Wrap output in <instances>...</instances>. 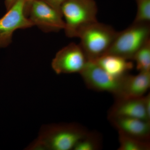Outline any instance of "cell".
<instances>
[{"label":"cell","instance_id":"1","mask_svg":"<svg viewBox=\"0 0 150 150\" xmlns=\"http://www.w3.org/2000/svg\"><path fill=\"white\" fill-rule=\"evenodd\" d=\"M88 131L76 123H60L42 127L36 140L28 150H74Z\"/></svg>","mask_w":150,"mask_h":150},{"label":"cell","instance_id":"2","mask_svg":"<svg viewBox=\"0 0 150 150\" xmlns=\"http://www.w3.org/2000/svg\"><path fill=\"white\" fill-rule=\"evenodd\" d=\"M98 8L94 0H65L61 7L67 37H78L89 25L98 21Z\"/></svg>","mask_w":150,"mask_h":150},{"label":"cell","instance_id":"3","mask_svg":"<svg viewBox=\"0 0 150 150\" xmlns=\"http://www.w3.org/2000/svg\"><path fill=\"white\" fill-rule=\"evenodd\" d=\"M117 31L108 25L98 21L89 25L80 32V45L88 61L95 62L107 54Z\"/></svg>","mask_w":150,"mask_h":150},{"label":"cell","instance_id":"4","mask_svg":"<svg viewBox=\"0 0 150 150\" xmlns=\"http://www.w3.org/2000/svg\"><path fill=\"white\" fill-rule=\"evenodd\" d=\"M150 23L134 22L126 29L117 33L107 54L132 60L137 51L150 40Z\"/></svg>","mask_w":150,"mask_h":150},{"label":"cell","instance_id":"5","mask_svg":"<svg viewBox=\"0 0 150 150\" xmlns=\"http://www.w3.org/2000/svg\"><path fill=\"white\" fill-rule=\"evenodd\" d=\"M25 13L33 25L43 32H58L64 28L62 13L43 0L33 1Z\"/></svg>","mask_w":150,"mask_h":150},{"label":"cell","instance_id":"6","mask_svg":"<svg viewBox=\"0 0 150 150\" xmlns=\"http://www.w3.org/2000/svg\"><path fill=\"white\" fill-rule=\"evenodd\" d=\"M88 88L99 92H108L115 98L121 94L124 76H112L101 69L95 62L88 61L80 73Z\"/></svg>","mask_w":150,"mask_h":150},{"label":"cell","instance_id":"7","mask_svg":"<svg viewBox=\"0 0 150 150\" xmlns=\"http://www.w3.org/2000/svg\"><path fill=\"white\" fill-rule=\"evenodd\" d=\"M26 3V0H16L0 18V48L11 44L13 33L17 30L26 29L34 25L25 15Z\"/></svg>","mask_w":150,"mask_h":150},{"label":"cell","instance_id":"8","mask_svg":"<svg viewBox=\"0 0 150 150\" xmlns=\"http://www.w3.org/2000/svg\"><path fill=\"white\" fill-rule=\"evenodd\" d=\"M88 61L80 44L71 43L57 52L51 67L57 74H80Z\"/></svg>","mask_w":150,"mask_h":150},{"label":"cell","instance_id":"9","mask_svg":"<svg viewBox=\"0 0 150 150\" xmlns=\"http://www.w3.org/2000/svg\"><path fill=\"white\" fill-rule=\"evenodd\" d=\"M118 133L144 141H149L150 121L128 117H108Z\"/></svg>","mask_w":150,"mask_h":150},{"label":"cell","instance_id":"10","mask_svg":"<svg viewBox=\"0 0 150 150\" xmlns=\"http://www.w3.org/2000/svg\"><path fill=\"white\" fill-rule=\"evenodd\" d=\"M144 96L137 98H115L108 112V117L139 118L150 121L145 110Z\"/></svg>","mask_w":150,"mask_h":150},{"label":"cell","instance_id":"11","mask_svg":"<svg viewBox=\"0 0 150 150\" xmlns=\"http://www.w3.org/2000/svg\"><path fill=\"white\" fill-rule=\"evenodd\" d=\"M150 87V71L137 75L127 74L123 79L121 94L115 98H137L144 96Z\"/></svg>","mask_w":150,"mask_h":150},{"label":"cell","instance_id":"12","mask_svg":"<svg viewBox=\"0 0 150 150\" xmlns=\"http://www.w3.org/2000/svg\"><path fill=\"white\" fill-rule=\"evenodd\" d=\"M108 74L115 77L121 78L128 74L134 68L131 61L121 56L111 54L103 55L93 62Z\"/></svg>","mask_w":150,"mask_h":150},{"label":"cell","instance_id":"13","mask_svg":"<svg viewBox=\"0 0 150 150\" xmlns=\"http://www.w3.org/2000/svg\"><path fill=\"white\" fill-rule=\"evenodd\" d=\"M118 150H149V141H144L118 133Z\"/></svg>","mask_w":150,"mask_h":150},{"label":"cell","instance_id":"14","mask_svg":"<svg viewBox=\"0 0 150 150\" xmlns=\"http://www.w3.org/2000/svg\"><path fill=\"white\" fill-rule=\"evenodd\" d=\"M102 146V137L97 132H89L79 141L74 150H98Z\"/></svg>","mask_w":150,"mask_h":150},{"label":"cell","instance_id":"15","mask_svg":"<svg viewBox=\"0 0 150 150\" xmlns=\"http://www.w3.org/2000/svg\"><path fill=\"white\" fill-rule=\"evenodd\" d=\"M132 60L139 71H150V40L137 51Z\"/></svg>","mask_w":150,"mask_h":150},{"label":"cell","instance_id":"16","mask_svg":"<svg viewBox=\"0 0 150 150\" xmlns=\"http://www.w3.org/2000/svg\"><path fill=\"white\" fill-rule=\"evenodd\" d=\"M137 6V15L134 22H150V0H136Z\"/></svg>","mask_w":150,"mask_h":150},{"label":"cell","instance_id":"17","mask_svg":"<svg viewBox=\"0 0 150 150\" xmlns=\"http://www.w3.org/2000/svg\"><path fill=\"white\" fill-rule=\"evenodd\" d=\"M43 1L51 5L54 8L56 9L57 11H59L61 13V6L65 0H43Z\"/></svg>","mask_w":150,"mask_h":150},{"label":"cell","instance_id":"18","mask_svg":"<svg viewBox=\"0 0 150 150\" xmlns=\"http://www.w3.org/2000/svg\"><path fill=\"white\" fill-rule=\"evenodd\" d=\"M144 102L145 110L149 120H150V94L149 93L147 95L144 96Z\"/></svg>","mask_w":150,"mask_h":150},{"label":"cell","instance_id":"19","mask_svg":"<svg viewBox=\"0 0 150 150\" xmlns=\"http://www.w3.org/2000/svg\"><path fill=\"white\" fill-rule=\"evenodd\" d=\"M16 0H5V5L7 10L10 8Z\"/></svg>","mask_w":150,"mask_h":150},{"label":"cell","instance_id":"20","mask_svg":"<svg viewBox=\"0 0 150 150\" xmlns=\"http://www.w3.org/2000/svg\"><path fill=\"white\" fill-rule=\"evenodd\" d=\"M33 1H34V0H26V5H25V10L26 9V8L29 5L30 3L32 2Z\"/></svg>","mask_w":150,"mask_h":150}]
</instances>
